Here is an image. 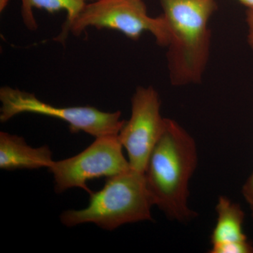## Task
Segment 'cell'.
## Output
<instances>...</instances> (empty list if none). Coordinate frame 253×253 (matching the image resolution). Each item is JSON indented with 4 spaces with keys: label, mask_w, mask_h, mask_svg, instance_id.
<instances>
[{
    "label": "cell",
    "mask_w": 253,
    "mask_h": 253,
    "mask_svg": "<svg viewBox=\"0 0 253 253\" xmlns=\"http://www.w3.org/2000/svg\"><path fill=\"white\" fill-rule=\"evenodd\" d=\"M123 149L118 135L100 136L76 156L54 161L48 169L54 176L55 191L62 194L78 187L90 195L93 191L86 184L88 181L109 177L130 169Z\"/></svg>",
    "instance_id": "8992f818"
},
{
    "label": "cell",
    "mask_w": 253,
    "mask_h": 253,
    "mask_svg": "<svg viewBox=\"0 0 253 253\" xmlns=\"http://www.w3.org/2000/svg\"><path fill=\"white\" fill-rule=\"evenodd\" d=\"M242 195L250 207L253 206V171L245 181L242 187Z\"/></svg>",
    "instance_id": "7c38bea8"
},
{
    "label": "cell",
    "mask_w": 253,
    "mask_h": 253,
    "mask_svg": "<svg viewBox=\"0 0 253 253\" xmlns=\"http://www.w3.org/2000/svg\"><path fill=\"white\" fill-rule=\"evenodd\" d=\"M211 253H253V244L249 240L212 245Z\"/></svg>",
    "instance_id": "8fae6325"
},
{
    "label": "cell",
    "mask_w": 253,
    "mask_h": 253,
    "mask_svg": "<svg viewBox=\"0 0 253 253\" xmlns=\"http://www.w3.org/2000/svg\"><path fill=\"white\" fill-rule=\"evenodd\" d=\"M52 153L49 146L31 147L22 136L0 131V168L4 170L18 169H49L52 165Z\"/></svg>",
    "instance_id": "ba28073f"
},
{
    "label": "cell",
    "mask_w": 253,
    "mask_h": 253,
    "mask_svg": "<svg viewBox=\"0 0 253 253\" xmlns=\"http://www.w3.org/2000/svg\"><path fill=\"white\" fill-rule=\"evenodd\" d=\"M246 21L248 27V43L253 50V9H247Z\"/></svg>",
    "instance_id": "4fadbf2b"
},
{
    "label": "cell",
    "mask_w": 253,
    "mask_h": 253,
    "mask_svg": "<svg viewBox=\"0 0 253 253\" xmlns=\"http://www.w3.org/2000/svg\"><path fill=\"white\" fill-rule=\"evenodd\" d=\"M96 0H21V16L25 26L29 31L38 30V25L33 14V9H44L54 14L59 11H66V19L61 31L54 38L55 41L64 44L68 36V28L85 7L88 3Z\"/></svg>",
    "instance_id": "9c48e42d"
},
{
    "label": "cell",
    "mask_w": 253,
    "mask_h": 253,
    "mask_svg": "<svg viewBox=\"0 0 253 253\" xmlns=\"http://www.w3.org/2000/svg\"><path fill=\"white\" fill-rule=\"evenodd\" d=\"M217 221L211 234V245L249 240L244 231L245 213L241 206L221 196L216 205Z\"/></svg>",
    "instance_id": "30bf717a"
},
{
    "label": "cell",
    "mask_w": 253,
    "mask_h": 253,
    "mask_svg": "<svg viewBox=\"0 0 253 253\" xmlns=\"http://www.w3.org/2000/svg\"><path fill=\"white\" fill-rule=\"evenodd\" d=\"M90 27L121 32L133 41L149 33L162 47H167L169 42L164 16H149L144 0H96L88 3L70 25L68 34L80 36Z\"/></svg>",
    "instance_id": "277c9868"
},
{
    "label": "cell",
    "mask_w": 253,
    "mask_h": 253,
    "mask_svg": "<svg viewBox=\"0 0 253 253\" xmlns=\"http://www.w3.org/2000/svg\"><path fill=\"white\" fill-rule=\"evenodd\" d=\"M197 164L194 137L176 121L166 118L164 132L150 156L144 176L154 206L171 220L185 223L196 217L189 197L190 180Z\"/></svg>",
    "instance_id": "6da1fadb"
},
{
    "label": "cell",
    "mask_w": 253,
    "mask_h": 253,
    "mask_svg": "<svg viewBox=\"0 0 253 253\" xmlns=\"http://www.w3.org/2000/svg\"><path fill=\"white\" fill-rule=\"evenodd\" d=\"M0 121L6 123L22 113L49 116L67 123L71 133L83 131L94 138L118 135L124 125L122 113L104 112L93 106L57 107L41 101L33 94L17 88L0 89Z\"/></svg>",
    "instance_id": "5b68a950"
},
{
    "label": "cell",
    "mask_w": 253,
    "mask_h": 253,
    "mask_svg": "<svg viewBox=\"0 0 253 253\" xmlns=\"http://www.w3.org/2000/svg\"><path fill=\"white\" fill-rule=\"evenodd\" d=\"M159 94L152 86H139L131 99V116L118 134L127 152L131 169L141 173L166 128V118L161 112Z\"/></svg>",
    "instance_id": "52a82bcc"
},
{
    "label": "cell",
    "mask_w": 253,
    "mask_h": 253,
    "mask_svg": "<svg viewBox=\"0 0 253 253\" xmlns=\"http://www.w3.org/2000/svg\"><path fill=\"white\" fill-rule=\"evenodd\" d=\"M87 207L69 210L60 216L68 227L93 223L104 230L113 231L130 223L152 220L154 206L146 186L144 173L129 169L106 178L100 191L90 195Z\"/></svg>",
    "instance_id": "3957f363"
},
{
    "label": "cell",
    "mask_w": 253,
    "mask_h": 253,
    "mask_svg": "<svg viewBox=\"0 0 253 253\" xmlns=\"http://www.w3.org/2000/svg\"><path fill=\"white\" fill-rule=\"evenodd\" d=\"M167 22L169 42L167 65L174 86L200 84L211 54L209 22L217 10L215 0H159Z\"/></svg>",
    "instance_id": "7a4b0ae2"
},
{
    "label": "cell",
    "mask_w": 253,
    "mask_h": 253,
    "mask_svg": "<svg viewBox=\"0 0 253 253\" xmlns=\"http://www.w3.org/2000/svg\"><path fill=\"white\" fill-rule=\"evenodd\" d=\"M247 7V9H253V0H237Z\"/></svg>",
    "instance_id": "5bb4252c"
},
{
    "label": "cell",
    "mask_w": 253,
    "mask_h": 253,
    "mask_svg": "<svg viewBox=\"0 0 253 253\" xmlns=\"http://www.w3.org/2000/svg\"><path fill=\"white\" fill-rule=\"evenodd\" d=\"M251 212H252V219H253V206L252 207H251Z\"/></svg>",
    "instance_id": "2e32d148"
},
{
    "label": "cell",
    "mask_w": 253,
    "mask_h": 253,
    "mask_svg": "<svg viewBox=\"0 0 253 253\" xmlns=\"http://www.w3.org/2000/svg\"><path fill=\"white\" fill-rule=\"evenodd\" d=\"M10 0H0V12L2 13L6 9Z\"/></svg>",
    "instance_id": "9a60e30c"
}]
</instances>
